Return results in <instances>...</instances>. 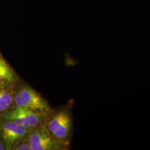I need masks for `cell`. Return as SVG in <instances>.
<instances>
[{
    "label": "cell",
    "mask_w": 150,
    "mask_h": 150,
    "mask_svg": "<svg viewBox=\"0 0 150 150\" xmlns=\"http://www.w3.org/2000/svg\"><path fill=\"white\" fill-rule=\"evenodd\" d=\"M5 118L7 120L12 121L18 125H22L26 129H30V126L26 122L21 107H17L15 109L7 113L6 115Z\"/></svg>",
    "instance_id": "ba28073f"
},
{
    "label": "cell",
    "mask_w": 150,
    "mask_h": 150,
    "mask_svg": "<svg viewBox=\"0 0 150 150\" xmlns=\"http://www.w3.org/2000/svg\"><path fill=\"white\" fill-rule=\"evenodd\" d=\"M6 85L0 83V112L7 110L14 101L12 91Z\"/></svg>",
    "instance_id": "8992f818"
},
{
    "label": "cell",
    "mask_w": 150,
    "mask_h": 150,
    "mask_svg": "<svg viewBox=\"0 0 150 150\" xmlns=\"http://www.w3.org/2000/svg\"><path fill=\"white\" fill-rule=\"evenodd\" d=\"M27 141L32 150H53L59 149L58 141L50 134L47 129L39 127L32 131Z\"/></svg>",
    "instance_id": "3957f363"
},
{
    "label": "cell",
    "mask_w": 150,
    "mask_h": 150,
    "mask_svg": "<svg viewBox=\"0 0 150 150\" xmlns=\"http://www.w3.org/2000/svg\"><path fill=\"white\" fill-rule=\"evenodd\" d=\"M71 126L69 113L65 111H61L50 120L47 129L54 139L64 141L69 136Z\"/></svg>",
    "instance_id": "7a4b0ae2"
},
{
    "label": "cell",
    "mask_w": 150,
    "mask_h": 150,
    "mask_svg": "<svg viewBox=\"0 0 150 150\" xmlns=\"http://www.w3.org/2000/svg\"><path fill=\"white\" fill-rule=\"evenodd\" d=\"M5 150V147L4 146L2 145L1 142H0V150Z\"/></svg>",
    "instance_id": "30bf717a"
},
{
    "label": "cell",
    "mask_w": 150,
    "mask_h": 150,
    "mask_svg": "<svg viewBox=\"0 0 150 150\" xmlns=\"http://www.w3.org/2000/svg\"><path fill=\"white\" fill-rule=\"evenodd\" d=\"M15 72L5 59L0 56V83L10 84L16 80Z\"/></svg>",
    "instance_id": "5b68a950"
},
{
    "label": "cell",
    "mask_w": 150,
    "mask_h": 150,
    "mask_svg": "<svg viewBox=\"0 0 150 150\" xmlns=\"http://www.w3.org/2000/svg\"><path fill=\"white\" fill-rule=\"evenodd\" d=\"M2 129L5 144L7 147H11L26 134L28 129L12 121L7 120L2 125Z\"/></svg>",
    "instance_id": "277c9868"
},
{
    "label": "cell",
    "mask_w": 150,
    "mask_h": 150,
    "mask_svg": "<svg viewBox=\"0 0 150 150\" xmlns=\"http://www.w3.org/2000/svg\"><path fill=\"white\" fill-rule=\"evenodd\" d=\"M17 107L47 112L50 110L47 102L40 94L28 86H23L14 97Z\"/></svg>",
    "instance_id": "6da1fadb"
},
{
    "label": "cell",
    "mask_w": 150,
    "mask_h": 150,
    "mask_svg": "<svg viewBox=\"0 0 150 150\" xmlns=\"http://www.w3.org/2000/svg\"><path fill=\"white\" fill-rule=\"evenodd\" d=\"M13 150H32L31 145L28 141L16 142L13 145Z\"/></svg>",
    "instance_id": "9c48e42d"
},
{
    "label": "cell",
    "mask_w": 150,
    "mask_h": 150,
    "mask_svg": "<svg viewBox=\"0 0 150 150\" xmlns=\"http://www.w3.org/2000/svg\"><path fill=\"white\" fill-rule=\"evenodd\" d=\"M22 108V107H21ZM24 113L26 122L30 128L37 127L42 121L46 112L33 111L25 108H22Z\"/></svg>",
    "instance_id": "52a82bcc"
}]
</instances>
